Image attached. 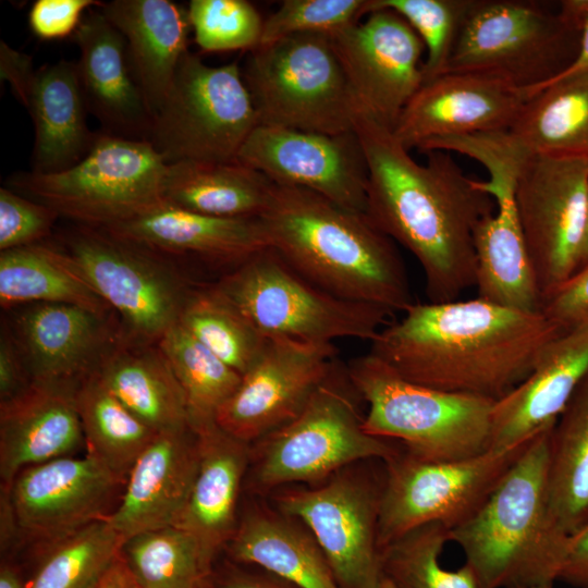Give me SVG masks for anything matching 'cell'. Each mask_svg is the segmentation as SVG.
I'll list each match as a JSON object with an SVG mask.
<instances>
[{
    "mask_svg": "<svg viewBox=\"0 0 588 588\" xmlns=\"http://www.w3.org/2000/svg\"><path fill=\"white\" fill-rule=\"evenodd\" d=\"M354 132L368 170L366 215L418 261L428 302L458 299L475 287L474 233L494 211L493 198L448 151H428L419 163L392 130L362 111Z\"/></svg>",
    "mask_w": 588,
    "mask_h": 588,
    "instance_id": "6da1fadb",
    "label": "cell"
},
{
    "mask_svg": "<svg viewBox=\"0 0 588 588\" xmlns=\"http://www.w3.org/2000/svg\"><path fill=\"white\" fill-rule=\"evenodd\" d=\"M561 332L541 311L477 296L412 304L378 332L369 352L411 382L497 402Z\"/></svg>",
    "mask_w": 588,
    "mask_h": 588,
    "instance_id": "7a4b0ae2",
    "label": "cell"
},
{
    "mask_svg": "<svg viewBox=\"0 0 588 588\" xmlns=\"http://www.w3.org/2000/svg\"><path fill=\"white\" fill-rule=\"evenodd\" d=\"M260 220L268 246L328 293L392 315L415 303L394 242L366 213L273 184Z\"/></svg>",
    "mask_w": 588,
    "mask_h": 588,
    "instance_id": "3957f363",
    "label": "cell"
},
{
    "mask_svg": "<svg viewBox=\"0 0 588 588\" xmlns=\"http://www.w3.org/2000/svg\"><path fill=\"white\" fill-rule=\"evenodd\" d=\"M553 428V427H552ZM538 433L482 506L449 531L480 588L554 583L567 537L555 526L547 497L549 440Z\"/></svg>",
    "mask_w": 588,
    "mask_h": 588,
    "instance_id": "277c9868",
    "label": "cell"
},
{
    "mask_svg": "<svg viewBox=\"0 0 588 588\" xmlns=\"http://www.w3.org/2000/svg\"><path fill=\"white\" fill-rule=\"evenodd\" d=\"M362 404L338 360L298 416L250 443L244 494L266 498L286 486H316L354 463L396 456L402 446L364 430Z\"/></svg>",
    "mask_w": 588,
    "mask_h": 588,
    "instance_id": "5b68a950",
    "label": "cell"
},
{
    "mask_svg": "<svg viewBox=\"0 0 588 588\" xmlns=\"http://www.w3.org/2000/svg\"><path fill=\"white\" fill-rule=\"evenodd\" d=\"M346 368L366 405L368 434L397 441L426 462L461 461L490 450L495 401L411 382L370 352Z\"/></svg>",
    "mask_w": 588,
    "mask_h": 588,
    "instance_id": "8992f818",
    "label": "cell"
},
{
    "mask_svg": "<svg viewBox=\"0 0 588 588\" xmlns=\"http://www.w3.org/2000/svg\"><path fill=\"white\" fill-rule=\"evenodd\" d=\"M579 48V29L562 1L471 0L446 72L490 74L527 97L564 72Z\"/></svg>",
    "mask_w": 588,
    "mask_h": 588,
    "instance_id": "52a82bcc",
    "label": "cell"
},
{
    "mask_svg": "<svg viewBox=\"0 0 588 588\" xmlns=\"http://www.w3.org/2000/svg\"><path fill=\"white\" fill-rule=\"evenodd\" d=\"M212 284L265 338L370 342L393 316L381 307L328 293L269 246Z\"/></svg>",
    "mask_w": 588,
    "mask_h": 588,
    "instance_id": "ba28073f",
    "label": "cell"
},
{
    "mask_svg": "<svg viewBox=\"0 0 588 588\" xmlns=\"http://www.w3.org/2000/svg\"><path fill=\"white\" fill-rule=\"evenodd\" d=\"M167 168L148 142L100 132L72 168L50 174L19 172L9 185L75 224L102 229L164 206Z\"/></svg>",
    "mask_w": 588,
    "mask_h": 588,
    "instance_id": "9c48e42d",
    "label": "cell"
},
{
    "mask_svg": "<svg viewBox=\"0 0 588 588\" xmlns=\"http://www.w3.org/2000/svg\"><path fill=\"white\" fill-rule=\"evenodd\" d=\"M242 75L260 125L354 131L359 111L330 36L298 34L249 50Z\"/></svg>",
    "mask_w": 588,
    "mask_h": 588,
    "instance_id": "30bf717a",
    "label": "cell"
},
{
    "mask_svg": "<svg viewBox=\"0 0 588 588\" xmlns=\"http://www.w3.org/2000/svg\"><path fill=\"white\" fill-rule=\"evenodd\" d=\"M382 461L348 465L322 483L279 488L266 499L314 535L340 588H379L378 542L384 483Z\"/></svg>",
    "mask_w": 588,
    "mask_h": 588,
    "instance_id": "8fae6325",
    "label": "cell"
},
{
    "mask_svg": "<svg viewBox=\"0 0 588 588\" xmlns=\"http://www.w3.org/2000/svg\"><path fill=\"white\" fill-rule=\"evenodd\" d=\"M258 125L252 97L236 62L212 66L186 52L171 89L151 120L146 142L167 163L236 161Z\"/></svg>",
    "mask_w": 588,
    "mask_h": 588,
    "instance_id": "7c38bea8",
    "label": "cell"
},
{
    "mask_svg": "<svg viewBox=\"0 0 588 588\" xmlns=\"http://www.w3.org/2000/svg\"><path fill=\"white\" fill-rule=\"evenodd\" d=\"M64 252L111 308L128 339L158 343L180 319L195 286L167 258L99 228L75 224Z\"/></svg>",
    "mask_w": 588,
    "mask_h": 588,
    "instance_id": "4fadbf2b",
    "label": "cell"
},
{
    "mask_svg": "<svg viewBox=\"0 0 588 588\" xmlns=\"http://www.w3.org/2000/svg\"><path fill=\"white\" fill-rule=\"evenodd\" d=\"M535 438V437H534ZM451 462L417 460L403 448L384 463L378 542L380 551L419 526L439 523L452 530L487 501L531 440Z\"/></svg>",
    "mask_w": 588,
    "mask_h": 588,
    "instance_id": "5bb4252c",
    "label": "cell"
},
{
    "mask_svg": "<svg viewBox=\"0 0 588 588\" xmlns=\"http://www.w3.org/2000/svg\"><path fill=\"white\" fill-rule=\"evenodd\" d=\"M587 188L585 156L535 155L518 169L514 199L542 299L579 266Z\"/></svg>",
    "mask_w": 588,
    "mask_h": 588,
    "instance_id": "9a60e30c",
    "label": "cell"
},
{
    "mask_svg": "<svg viewBox=\"0 0 588 588\" xmlns=\"http://www.w3.org/2000/svg\"><path fill=\"white\" fill-rule=\"evenodd\" d=\"M334 343L268 338L216 421L253 443L293 420L338 362Z\"/></svg>",
    "mask_w": 588,
    "mask_h": 588,
    "instance_id": "2e32d148",
    "label": "cell"
},
{
    "mask_svg": "<svg viewBox=\"0 0 588 588\" xmlns=\"http://www.w3.org/2000/svg\"><path fill=\"white\" fill-rule=\"evenodd\" d=\"M236 160L275 185L307 189L366 213L368 170L354 131L331 135L258 124Z\"/></svg>",
    "mask_w": 588,
    "mask_h": 588,
    "instance_id": "e0dca14e",
    "label": "cell"
},
{
    "mask_svg": "<svg viewBox=\"0 0 588 588\" xmlns=\"http://www.w3.org/2000/svg\"><path fill=\"white\" fill-rule=\"evenodd\" d=\"M359 107L393 130L424 83L425 46L397 13L381 9L330 36Z\"/></svg>",
    "mask_w": 588,
    "mask_h": 588,
    "instance_id": "ac0fdd59",
    "label": "cell"
},
{
    "mask_svg": "<svg viewBox=\"0 0 588 588\" xmlns=\"http://www.w3.org/2000/svg\"><path fill=\"white\" fill-rule=\"evenodd\" d=\"M124 483L86 452L82 457L63 456L26 467L7 490L25 542L30 546L106 519L117 507L113 503Z\"/></svg>",
    "mask_w": 588,
    "mask_h": 588,
    "instance_id": "d6986e66",
    "label": "cell"
},
{
    "mask_svg": "<svg viewBox=\"0 0 588 588\" xmlns=\"http://www.w3.org/2000/svg\"><path fill=\"white\" fill-rule=\"evenodd\" d=\"M526 91L500 77L448 72L421 85L392 130L408 150L446 138L507 131Z\"/></svg>",
    "mask_w": 588,
    "mask_h": 588,
    "instance_id": "ffe728a7",
    "label": "cell"
},
{
    "mask_svg": "<svg viewBox=\"0 0 588 588\" xmlns=\"http://www.w3.org/2000/svg\"><path fill=\"white\" fill-rule=\"evenodd\" d=\"M32 381L78 384L122 334L114 314L63 303H37L5 311Z\"/></svg>",
    "mask_w": 588,
    "mask_h": 588,
    "instance_id": "44dd1931",
    "label": "cell"
},
{
    "mask_svg": "<svg viewBox=\"0 0 588 588\" xmlns=\"http://www.w3.org/2000/svg\"><path fill=\"white\" fill-rule=\"evenodd\" d=\"M198 465V436L191 427L157 433L132 466L118 505L106 519L124 540L177 526Z\"/></svg>",
    "mask_w": 588,
    "mask_h": 588,
    "instance_id": "7402d4cb",
    "label": "cell"
},
{
    "mask_svg": "<svg viewBox=\"0 0 588 588\" xmlns=\"http://www.w3.org/2000/svg\"><path fill=\"white\" fill-rule=\"evenodd\" d=\"M588 376V324L562 331L527 378L492 409L490 449L515 446L552 428Z\"/></svg>",
    "mask_w": 588,
    "mask_h": 588,
    "instance_id": "603a6c76",
    "label": "cell"
},
{
    "mask_svg": "<svg viewBox=\"0 0 588 588\" xmlns=\"http://www.w3.org/2000/svg\"><path fill=\"white\" fill-rule=\"evenodd\" d=\"M73 39L86 106L101 132L146 142L151 114L132 74L122 34L96 8L85 13Z\"/></svg>",
    "mask_w": 588,
    "mask_h": 588,
    "instance_id": "cb8c5ba5",
    "label": "cell"
},
{
    "mask_svg": "<svg viewBox=\"0 0 588 588\" xmlns=\"http://www.w3.org/2000/svg\"><path fill=\"white\" fill-rule=\"evenodd\" d=\"M195 432L198 471L177 527L196 542L209 575L238 523L250 443L229 434L217 422Z\"/></svg>",
    "mask_w": 588,
    "mask_h": 588,
    "instance_id": "d4e9b609",
    "label": "cell"
},
{
    "mask_svg": "<svg viewBox=\"0 0 588 588\" xmlns=\"http://www.w3.org/2000/svg\"><path fill=\"white\" fill-rule=\"evenodd\" d=\"M77 384L35 382L0 403V480L9 489L24 468L71 456L85 446Z\"/></svg>",
    "mask_w": 588,
    "mask_h": 588,
    "instance_id": "484cf974",
    "label": "cell"
},
{
    "mask_svg": "<svg viewBox=\"0 0 588 588\" xmlns=\"http://www.w3.org/2000/svg\"><path fill=\"white\" fill-rule=\"evenodd\" d=\"M102 229L163 258H193L229 270L268 246L260 218L221 219L166 205Z\"/></svg>",
    "mask_w": 588,
    "mask_h": 588,
    "instance_id": "4316f807",
    "label": "cell"
},
{
    "mask_svg": "<svg viewBox=\"0 0 588 588\" xmlns=\"http://www.w3.org/2000/svg\"><path fill=\"white\" fill-rule=\"evenodd\" d=\"M225 558L257 567L297 588H340L310 530L266 498L244 494Z\"/></svg>",
    "mask_w": 588,
    "mask_h": 588,
    "instance_id": "83f0119b",
    "label": "cell"
},
{
    "mask_svg": "<svg viewBox=\"0 0 588 588\" xmlns=\"http://www.w3.org/2000/svg\"><path fill=\"white\" fill-rule=\"evenodd\" d=\"M515 176L502 175L477 181L488 193L495 210L476 226L474 247L478 297L502 306L540 311V292L515 199Z\"/></svg>",
    "mask_w": 588,
    "mask_h": 588,
    "instance_id": "f1b7e54d",
    "label": "cell"
},
{
    "mask_svg": "<svg viewBox=\"0 0 588 588\" xmlns=\"http://www.w3.org/2000/svg\"><path fill=\"white\" fill-rule=\"evenodd\" d=\"M19 100L34 123L30 172L65 171L89 152L98 133L87 124L76 62L60 60L35 69Z\"/></svg>",
    "mask_w": 588,
    "mask_h": 588,
    "instance_id": "f546056e",
    "label": "cell"
},
{
    "mask_svg": "<svg viewBox=\"0 0 588 588\" xmlns=\"http://www.w3.org/2000/svg\"><path fill=\"white\" fill-rule=\"evenodd\" d=\"M100 10L124 37L132 74L152 120L189 51L187 10L170 0H113Z\"/></svg>",
    "mask_w": 588,
    "mask_h": 588,
    "instance_id": "4dcf8cb0",
    "label": "cell"
},
{
    "mask_svg": "<svg viewBox=\"0 0 588 588\" xmlns=\"http://www.w3.org/2000/svg\"><path fill=\"white\" fill-rule=\"evenodd\" d=\"M94 372L155 432L189 427L183 390L157 343L121 334Z\"/></svg>",
    "mask_w": 588,
    "mask_h": 588,
    "instance_id": "1f68e13d",
    "label": "cell"
},
{
    "mask_svg": "<svg viewBox=\"0 0 588 588\" xmlns=\"http://www.w3.org/2000/svg\"><path fill=\"white\" fill-rule=\"evenodd\" d=\"M273 183L240 161L186 160L168 163L163 203L221 219H257L266 211Z\"/></svg>",
    "mask_w": 588,
    "mask_h": 588,
    "instance_id": "d6a6232c",
    "label": "cell"
},
{
    "mask_svg": "<svg viewBox=\"0 0 588 588\" xmlns=\"http://www.w3.org/2000/svg\"><path fill=\"white\" fill-rule=\"evenodd\" d=\"M505 133L526 156L588 157V71L530 95Z\"/></svg>",
    "mask_w": 588,
    "mask_h": 588,
    "instance_id": "836d02e7",
    "label": "cell"
},
{
    "mask_svg": "<svg viewBox=\"0 0 588 588\" xmlns=\"http://www.w3.org/2000/svg\"><path fill=\"white\" fill-rule=\"evenodd\" d=\"M37 303H63L114 314L63 250L44 244L0 252V305L4 311Z\"/></svg>",
    "mask_w": 588,
    "mask_h": 588,
    "instance_id": "e575fe53",
    "label": "cell"
},
{
    "mask_svg": "<svg viewBox=\"0 0 588 588\" xmlns=\"http://www.w3.org/2000/svg\"><path fill=\"white\" fill-rule=\"evenodd\" d=\"M547 497L564 536L588 525V376L550 432Z\"/></svg>",
    "mask_w": 588,
    "mask_h": 588,
    "instance_id": "d590c367",
    "label": "cell"
},
{
    "mask_svg": "<svg viewBox=\"0 0 588 588\" xmlns=\"http://www.w3.org/2000/svg\"><path fill=\"white\" fill-rule=\"evenodd\" d=\"M124 539L107 519L34 543L26 588H103Z\"/></svg>",
    "mask_w": 588,
    "mask_h": 588,
    "instance_id": "8d00e7d4",
    "label": "cell"
},
{
    "mask_svg": "<svg viewBox=\"0 0 588 588\" xmlns=\"http://www.w3.org/2000/svg\"><path fill=\"white\" fill-rule=\"evenodd\" d=\"M75 397L86 452L126 480L157 432L127 409L94 371L77 384Z\"/></svg>",
    "mask_w": 588,
    "mask_h": 588,
    "instance_id": "74e56055",
    "label": "cell"
},
{
    "mask_svg": "<svg viewBox=\"0 0 588 588\" xmlns=\"http://www.w3.org/2000/svg\"><path fill=\"white\" fill-rule=\"evenodd\" d=\"M183 390L188 425L195 431L217 422L242 376L176 323L157 343Z\"/></svg>",
    "mask_w": 588,
    "mask_h": 588,
    "instance_id": "f35d334b",
    "label": "cell"
},
{
    "mask_svg": "<svg viewBox=\"0 0 588 588\" xmlns=\"http://www.w3.org/2000/svg\"><path fill=\"white\" fill-rule=\"evenodd\" d=\"M177 323L241 376L268 339L213 284L193 287Z\"/></svg>",
    "mask_w": 588,
    "mask_h": 588,
    "instance_id": "ab89813d",
    "label": "cell"
},
{
    "mask_svg": "<svg viewBox=\"0 0 588 588\" xmlns=\"http://www.w3.org/2000/svg\"><path fill=\"white\" fill-rule=\"evenodd\" d=\"M120 555L136 588H201L208 576L196 542L177 526L125 539Z\"/></svg>",
    "mask_w": 588,
    "mask_h": 588,
    "instance_id": "60d3db41",
    "label": "cell"
},
{
    "mask_svg": "<svg viewBox=\"0 0 588 588\" xmlns=\"http://www.w3.org/2000/svg\"><path fill=\"white\" fill-rule=\"evenodd\" d=\"M449 531L442 524L430 523L384 546L380 554L382 577L394 588H480L466 564L455 571L441 565Z\"/></svg>",
    "mask_w": 588,
    "mask_h": 588,
    "instance_id": "b9f144b4",
    "label": "cell"
},
{
    "mask_svg": "<svg viewBox=\"0 0 588 588\" xmlns=\"http://www.w3.org/2000/svg\"><path fill=\"white\" fill-rule=\"evenodd\" d=\"M470 3L471 0H368L366 12L391 10L412 26L425 46L426 83L446 72Z\"/></svg>",
    "mask_w": 588,
    "mask_h": 588,
    "instance_id": "7bdbcfd3",
    "label": "cell"
},
{
    "mask_svg": "<svg viewBox=\"0 0 588 588\" xmlns=\"http://www.w3.org/2000/svg\"><path fill=\"white\" fill-rule=\"evenodd\" d=\"M187 15L204 52L252 50L260 44L264 20L248 1L192 0Z\"/></svg>",
    "mask_w": 588,
    "mask_h": 588,
    "instance_id": "ee69618b",
    "label": "cell"
},
{
    "mask_svg": "<svg viewBox=\"0 0 588 588\" xmlns=\"http://www.w3.org/2000/svg\"><path fill=\"white\" fill-rule=\"evenodd\" d=\"M368 0H285L264 21L259 45L298 34L332 36L367 15Z\"/></svg>",
    "mask_w": 588,
    "mask_h": 588,
    "instance_id": "f6af8a7d",
    "label": "cell"
},
{
    "mask_svg": "<svg viewBox=\"0 0 588 588\" xmlns=\"http://www.w3.org/2000/svg\"><path fill=\"white\" fill-rule=\"evenodd\" d=\"M60 218L50 207L12 188H0V252L39 244Z\"/></svg>",
    "mask_w": 588,
    "mask_h": 588,
    "instance_id": "bcb514c9",
    "label": "cell"
},
{
    "mask_svg": "<svg viewBox=\"0 0 588 588\" xmlns=\"http://www.w3.org/2000/svg\"><path fill=\"white\" fill-rule=\"evenodd\" d=\"M540 311L561 331L588 324V265L548 294Z\"/></svg>",
    "mask_w": 588,
    "mask_h": 588,
    "instance_id": "7dc6e473",
    "label": "cell"
},
{
    "mask_svg": "<svg viewBox=\"0 0 588 588\" xmlns=\"http://www.w3.org/2000/svg\"><path fill=\"white\" fill-rule=\"evenodd\" d=\"M102 4L96 0H37L29 10L28 24L41 39L65 38L73 36L91 7L100 8Z\"/></svg>",
    "mask_w": 588,
    "mask_h": 588,
    "instance_id": "c3c4849f",
    "label": "cell"
},
{
    "mask_svg": "<svg viewBox=\"0 0 588 588\" xmlns=\"http://www.w3.org/2000/svg\"><path fill=\"white\" fill-rule=\"evenodd\" d=\"M257 568V567H256ZM201 588H297L260 568L248 569L226 558L216 562Z\"/></svg>",
    "mask_w": 588,
    "mask_h": 588,
    "instance_id": "681fc988",
    "label": "cell"
},
{
    "mask_svg": "<svg viewBox=\"0 0 588 588\" xmlns=\"http://www.w3.org/2000/svg\"><path fill=\"white\" fill-rule=\"evenodd\" d=\"M22 353L8 326L1 320L0 332V403L11 400L32 384Z\"/></svg>",
    "mask_w": 588,
    "mask_h": 588,
    "instance_id": "f907efd6",
    "label": "cell"
},
{
    "mask_svg": "<svg viewBox=\"0 0 588 588\" xmlns=\"http://www.w3.org/2000/svg\"><path fill=\"white\" fill-rule=\"evenodd\" d=\"M556 580L575 588H588V525L567 537Z\"/></svg>",
    "mask_w": 588,
    "mask_h": 588,
    "instance_id": "816d5d0a",
    "label": "cell"
},
{
    "mask_svg": "<svg viewBox=\"0 0 588 588\" xmlns=\"http://www.w3.org/2000/svg\"><path fill=\"white\" fill-rule=\"evenodd\" d=\"M34 71L29 56L12 49L3 40L0 41V76L10 84L17 99Z\"/></svg>",
    "mask_w": 588,
    "mask_h": 588,
    "instance_id": "f5cc1de1",
    "label": "cell"
},
{
    "mask_svg": "<svg viewBox=\"0 0 588 588\" xmlns=\"http://www.w3.org/2000/svg\"><path fill=\"white\" fill-rule=\"evenodd\" d=\"M563 4L579 29L578 52L573 63L564 72L539 89L564 77L588 71V0H566L563 1Z\"/></svg>",
    "mask_w": 588,
    "mask_h": 588,
    "instance_id": "db71d44e",
    "label": "cell"
},
{
    "mask_svg": "<svg viewBox=\"0 0 588 588\" xmlns=\"http://www.w3.org/2000/svg\"><path fill=\"white\" fill-rule=\"evenodd\" d=\"M25 538L20 528L10 492L0 488V551L1 559L13 558L22 550Z\"/></svg>",
    "mask_w": 588,
    "mask_h": 588,
    "instance_id": "11a10c76",
    "label": "cell"
},
{
    "mask_svg": "<svg viewBox=\"0 0 588 588\" xmlns=\"http://www.w3.org/2000/svg\"><path fill=\"white\" fill-rule=\"evenodd\" d=\"M0 588H26L25 573L16 559H1Z\"/></svg>",
    "mask_w": 588,
    "mask_h": 588,
    "instance_id": "9f6ffc18",
    "label": "cell"
},
{
    "mask_svg": "<svg viewBox=\"0 0 588 588\" xmlns=\"http://www.w3.org/2000/svg\"><path fill=\"white\" fill-rule=\"evenodd\" d=\"M586 265H588V188H587V201H586L585 235H584V243H583V248H581V254H580L579 266L577 270L583 268Z\"/></svg>",
    "mask_w": 588,
    "mask_h": 588,
    "instance_id": "6f0895ef",
    "label": "cell"
},
{
    "mask_svg": "<svg viewBox=\"0 0 588 588\" xmlns=\"http://www.w3.org/2000/svg\"><path fill=\"white\" fill-rule=\"evenodd\" d=\"M514 588H553V583L531 585V586H522V587H514Z\"/></svg>",
    "mask_w": 588,
    "mask_h": 588,
    "instance_id": "680465c9",
    "label": "cell"
},
{
    "mask_svg": "<svg viewBox=\"0 0 588 588\" xmlns=\"http://www.w3.org/2000/svg\"><path fill=\"white\" fill-rule=\"evenodd\" d=\"M379 588H394V586L391 584L390 580H388L387 578L382 577V580L379 585Z\"/></svg>",
    "mask_w": 588,
    "mask_h": 588,
    "instance_id": "91938a15",
    "label": "cell"
}]
</instances>
